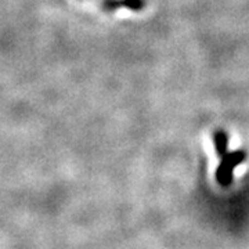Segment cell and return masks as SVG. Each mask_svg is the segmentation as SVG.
Returning <instances> with one entry per match:
<instances>
[{
	"instance_id": "7a4b0ae2",
	"label": "cell",
	"mask_w": 249,
	"mask_h": 249,
	"mask_svg": "<svg viewBox=\"0 0 249 249\" xmlns=\"http://www.w3.org/2000/svg\"><path fill=\"white\" fill-rule=\"evenodd\" d=\"M144 6L142 0H119V7H127V9L134 10H140Z\"/></svg>"
},
{
	"instance_id": "6da1fadb",
	"label": "cell",
	"mask_w": 249,
	"mask_h": 249,
	"mask_svg": "<svg viewBox=\"0 0 249 249\" xmlns=\"http://www.w3.org/2000/svg\"><path fill=\"white\" fill-rule=\"evenodd\" d=\"M244 160H245V152L242 151L232 152V154H229V155H223L222 163H220L219 169L216 172V178H217L219 184H222L224 187L231 184L234 168Z\"/></svg>"
}]
</instances>
